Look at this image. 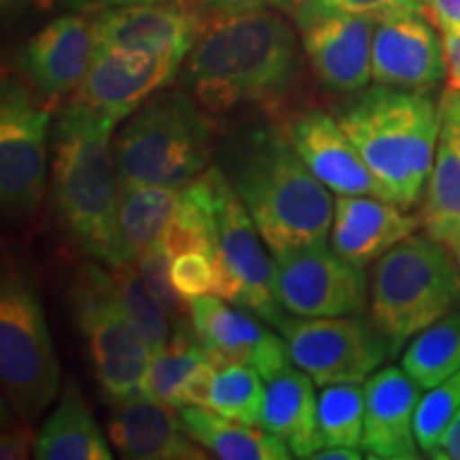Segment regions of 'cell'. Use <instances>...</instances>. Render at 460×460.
Wrapping results in <instances>:
<instances>
[{
	"mask_svg": "<svg viewBox=\"0 0 460 460\" xmlns=\"http://www.w3.org/2000/svg\"><path fill=\"white\" fill-rule=\"evenodd\" d=\"M111 275L118 288V298L122 309L128 315L139 335L146 339L152 352L164 348L169 341V315L163 309V305L156 301L146 281H143L139 269L135 262L111 267Z\"/></svg>",
	"mask_w": 460,
	"mask_h": 460,
	"instance_id": "4dcf8cb0",
	"label": "cell"
},
{
	"mask_svg": "<svg viewBox=\"0 0 460 460\" xmlns=\"http://www.w3.org/2000/svg\"><path fill=\"white\" fill-rule=\"evenodd\" d=\"M286 132L303 163L331 192L345 197H376L393 203L388 190L360 158L337 118L312 109L296 115Z\"/></svg>",
	"mask_w": 460,
	"mask_h": 460,
	"instance_id": "ac0fdd59",
	"label": "cell"
},
{
	"mask_svg": "<svg viewBox=\"0 0 460 460\" xmlns=\"http://www.w3.org/2000/svg\"><path fill=\"white\" fill-rule=\"evenodd\" d=\"M298 71L292 26L275 11L214 17L186 58V84L211 115L286 99Z\"/></svg>",
	"mask_w": 460,
	"mask_h": 460,
	"instance_id": "6da1fadb",
	"label": "cell"
},
{
	"mask_svg": "<svg viewBox=\"0 0 460 460\" xmlns=\"http://www.w3.org/2000/svg\"><path fill=\"white\" fill-rule=\"evenodd\" d=\"M420 224L422 217L407 214L390 200L339 194L331 226V245L345 261L365 269L396 243L411 237Z\"/></svg>",
	"mask_w": 460,
	"mask_h": 460,
	"instance_id": "7402d4cb",
	"label": "cell"
},
{
	"mask_svg": "<svg viewBox=\"0 0 460 460\" xmlns=\"http://www.w3.org/2000/svg\"><path fill=\"white\" fill-rule=\"evenodd\" d=\"M292 362L314 379L315 386L362 384L386 360L390 348L373 322L360 315L290 318L278 326Z\"/></svg>",
	"mask_w": 460,
	"mask_h": 460,
	"instance_id": "30bf717a",
	"label": "cell"
},
{
	"mask_svg": "<svg viewBox=\"0 0 460 460\" xmlns=\"http://www.w3.org/2000/svg\"><path fill=\"white\" fill-rule=\"evenodd\" d=\"M51 111L20 79L4 77L0 96V197L4 214L28 216L45 192Z\"/></svg>",
	"mask_w": 460,
	"mask_h": 460,
	"instance_id": "8fae6325",
	"label": "cell"
},
{
	"mask_svg": "<svg viewBox=\"0 0 460 460\" xmlns=\"http://www.w3.org/2000/svg\"><path fill=\"white\" fill-rule=\"evenodd\" d=\"M447 247H450V250H452V254H454V256H456V262H458V269H460V237H456V239H454V241H452V243H450V245H447Z\"/></svg>",
	"mask_w": 460,
	"mask_h": 460,
	"instance_id": "bcb514c9",
	"label": "cell"
},
{
	"mask_svg": "<svg viewBox=\"0 0 460 460\" xmlns=\"http://www.w3.org/2000/svg\"><path fill=\"white\" fill-rule=\"evenodd\" d=\"M441 43H444L446 66H447V90L460 94V32L441 31Z\"/></svg>",
	"mask_w": 460,
	"mask_h": 460,
	"instance_id": "60d3db41",
	"label": "cell"
},
{
	"mask_svg": "<svg viewBox=\"0 0 460 460\" xmlns=\"http://www.w3.org/2000/svg\"><path fill=\"white\" fill-rule=\"evenodd\" d=\"M460 410V369L446 379V382L437 384L430 388V393L420 401L416 410V420H413V433L420 450L430 452L439 446L441 437H444L447 424L456 416Z\"/></svg>",
	"mask_w": 460,
	"mask_h": 460,
	"instance_id": "d6a6232c",
	"label": "cell"
},
{
	"mask_svg": "<svg viewBox=\"0 0 460 460\" xmlns=\"http://www.w3.org/2000/svg\"><path fill=\"white\" fill-rule=\"evenodd\" d=\"M224 163L271 254L329 241L335 216L331 190L303 163L286 130L250 128L228 143Z\"/></svg>",
	"mask_w": 460,
	"mask_h": 460,
	"instance_id": "7a4b0ae2",
	"label": "cell"
},
{
	"mask_svg": "<svg viewBox=\"0 0 460 460\" xmlns=\"http://www.w3.org/2000/svg\"><path fill=\"white\" fill-rule=\"evenodd\" d=\"M34 439L31 430V422L22 420H11L9 429H3V437H0V458L3 460H22L28 456L31 447H34Z\"/></svg>",
	"mask_w": 460,
	"mask_h": 460,
	"instance_id": "f35d334b",
	"label": "cell"
},
{
	"mask_svg": "<svg viewBox=\"0 0 460 460\" xmlns=\"http://www.w3.org/2000/svg\"><path fill=\"white\" fill-rule=\"evenodd\" d=\"M32 456L39 460H109L113 456L88 401L73 379H68L56 410L39 430Z\"/></svg>",
	"mask_w": 460,
	"mask_h": 460,
	"instance_id": "cb8c5ba5",
	"label": "cell"
},
{
	"mask_svg": "<svg viewBox=\"0 0 460 460\" xmlns=\"http://www.w3.org/2000/svg\"><path fill=\"white\" fill-rule=\"evenodd\" d=\"M320 9L345 11V13L367 15L384 22L401 15L422 13L424 0H303Z\"/></svg>",
	"mask_w": 460,
	"mask_h": 460,
	"instance_id": "d590c367",
	"label": "cell"
},
{
	"mask_svg": "<svg viewBox=\"0 0 460 460\" xmlns=\"http://www.w3.org/2000/svg\"><path fill=\"white\" fill-rule=\"evenodd\" d=\"M318 427L322 447H360L365 430V388L352 382L324 386L318 399Z\"/></svg>",
	"mask_w": 460,
	"mask_h": 460,
	"instance_id": "f546056e",
	"label": "cell"
},
{
	"mask_svg": "<svg viewBox=\"0 0 460 460\" xmlns=\"http://www.w3.org/2000/svg\"><path fill=\"white\" fill-rule=\"evenodd\" d=\"M139 3H177V0H139Z\"/></svg>",
	"mask_w": 460,
	"mask_h": 460,
	"instance_id": "7dc6e473",
	"label": "cell"
},
{
	"mask_svg": "<svg viewBox=\"0 0 460 460\" xmlns=\"http://www.w3.org/2000/svg\"><path fill=\"white\" fill-rule=\"evenodd\" d=\"M209 356L190 318L177 322L164 348L152 354L146 382H143V394L180 410L177 396H180L181 384Z\"/></svg>",
	"mask_w": 460,
	"mask_h": 460,
	"instance_id": "83f0119b",
	"label": "cell"
},
{
	"mask_svg": "<svg viewBox=\"0 0 460 460\" xmlns=\"http://www.w3.org/2000/svg\"><path fill=\"white\" fill-rule=\"evenodd\" d=\"M68 7L75 9H109V7H118V4H128V3H139V0H66Z\"/></svg>",
	"mask_w": 460,
	"mask_h": 460,
	"instance_id": "ee69618b",
	"label": "cell"
},
{
	"mask_svg": "<svg viewBox=\"0 0 460 460\" xmlns=\"http://www.w3.org/2000/svg\"><path fill=\"white\" fill-rule=\"evenodd\" d=\"M180 190L119 180V220L132 254L139 256L164 237L175 217Z\"/></svg>",
	"mask_w": 460,
	"mask_h": 460,
	"instance_id": "4316f807",
	"label": "cell"
},
{
	"mask_svg": "<svg viewBox=\"0 0 460 460\" xmlns=\"http://www.w3.org/2000/svg\"><path fill=\"white\" fill-rule=\"evenodd\" d=\"M199 13L175 3H128L109 7L94 17L96 45L135 49L186 60L203 32Z\"/></svg>",
	"mask_w": 460,
	"mask_h": 460,
	"instance_id": "e0dca14e",
	"label": "cell"
},
{
	"mask_svg": "<svg viewBox=\"0 0 460 460\" xmlns=\"http://www.w3.org/2000/svg\"><path fill=\"white\" fill-rule=\"evenodd\" d=\"M439 107L446 115H450V118L458 124V128H460V94L447 90L444 94V99H441Z\"/></svg>",
	"mask_w": 460,
	"mask_h": 460,
	"instance_id": "f6af8a7d",
	"label": "cell"
},
{
	"mask_svg": "<svg viewBox=\"0 0 460 460\" xmlns=\"http://www.w3.org/2000/svg\"><path fill=\"white\" fill-rule=\"evenodd\" d=\"M303 0H203V7L207 13L214 17H228V15H241L252 13V11H262L269 7L284 9L288 13L295 15Z\"/></svg>",
	"mask_w": 460,
	"mask_h": 460,
	"instance_id": "74e56055",
	"label": "cell"
},
{
	"mask_svg": "<svg viewBox=\"0 0 460 460\" xmlns=\"http://www.w3.org/2000/svg\"><path fill=\"white\" fill-rule=\"evenodd\" d=\"M450 247L407 237L379 258L371 279V322L396 356L413 335L460 303V269Z\"/></svg>",
	"mask_w": 460,
	"mask_h": 460,
	"instance_id": "8992f818",
	"label": "cell"
},
{
	"mask_svg": "<svg viewBox=\"0 0 460 460\" xmlns=\"http://www.w3.org/2000/svg\"><path fill=\"white\" fill-rule=\"evenodd\" d=\"M216 192L214 296L267 320L275 329L286 318L275 292V267L262 250L250 211L220 164L209 166Z\"/></svg>",
	"mask_w": 460,
	"mask_h": 460,
	"instance_id": "9c48e42d",
	"label": "cell"
},
{
	"mask_svg": "<svg viewBox=\"0 0 460 460\" xmlns=\"http://www.w3.org/2000/svg\"><path fill=\"white\" fill-rule=\"evenodd\" d=\"M402 369L420 388H435L460 369V312H450L407 345Z\"/></svg>",
	"mask_w": 460,
	"mask_h": 460,
	"instance_id": "f1b7e54d",
	"label": "cell"
},
{
	"mask_svg": "<svg viewBox=\"0 0 460 460\" xmlns=\"http://www.w3.org/2000/svg\"><path fill=\"white\" fill-rule=\"evenodd\" d=\"M312 458L318 460H360L362 454L358 447H348V446H324L318 452H314Z\"/></svg>",
	"mask_w": 460,
	"mask_h": 460,
	"instance_id": "7bdbcfd3",
	"label": "cell"
},
{
	"mask_svg": "<svg viewBox=\"0 0 460 460\" xmlns=\"http://www.w3.org/2000/svg\"><path fill=\"white\" fill-rule=\"evenodd\" d=\"M171 264L172 254L163 239L137 256V269H139L143 281L152 290V295L156 296V301L163 305L169 320L172 324H177V322L190 318V307L180 292L175 290L171 278Z\"/></svg>",
	"mask_w": 460,
	"mask_h": 460,
	"instance_id": "836d02e7",
	"label": "cell"
},
{
	"mask_svg": "<svg viewBox=\"0 0 460 460\" xmlns=\"http://www.w3.org/2000/svg\"><path fill=\"white\" fill-rule=\"evenodd\" d=\"M422 15L441 31L460 32V0H424Z\"/></svg>",
	"mask_w": 460,
	"mask_h": 460,
	"instance_id": "ab89813d",
	"label": "cell"
},
{
	"mask_svg": "<svg viewBox=\"0 0 460 460\" xmlns=\"http://www.w3.org/2000/svg\"><path fill=\"white\" fill-rule=\"evenodd\" d=\"M71 303L102 399L113 405L141 394L154 352L119 305L111 271L84 264L75 278Z\"/></svg>",
	"mask_w": 460,
	"mask_h": 460,
	"instance_id": "ba28073f",
	"label": "cell"
},
{
	"mask_svg": "<svg viewBox=\"0 0 460 460\" xmlns=\"http://www.w3.org/2000/svg\"><path fill=\"white\" fill-rule=\"evenodd\" d=\"M96 49L94 20L77 13L60 15L26 43L20 68L37 99L54 111L84 82Z\"/></svg>",
	"mask_w": 460,
	"mask_h": 460,
	"instance_id": "9a60e30c",
	"label": "cell"
},
{
	"mask_svg": "<svg viewBox=\"0 0 460 460\" xmlns=\"http://www.w3.org/2000/svg\"><path fill=\"white\" fill-rule=\"evenodd\" d=\"M303 51L315 79L332 92H358L371 82L377 20L301 3L295 11Z\"/></svg>",
	"mask_w": 460,
	"mask_h": 460,
	"instance_id": "4fadbf2b",
	"label": "cell"
},
{
	"mask_svg": "<svg viewBox=\"0 0 460 460\" xmlns=\"http://www.w3.org/2000/svg\"><path fill=\"white\" fill-rule=\"evenodd\" d=\"M0 382L4 401L34 422L56 399L60 362L31 275L7 267L0 284Z\"/></svg>",
	"mask_w": 460,
	"mask_h": 460,
	"instance_id": "52a82bcc",
	"label": "cell"
},
{
	"mask_svg": "<svg viewBox=\"0 0 460 460\" xmlns=\"http://www.w3.org/2000/svg\"><path fill=\"white\" fill-rule=\"evenodd\" d=\"M115 122L66 101L51 146V188L62 224L85 254L109 267L135 262L119 220V175L111 135Z\"/></svg>",
	"mask_w": 460,
	"mask_h": 460,
	"instance_id": "3957f363",
	"label": "cell"
},
{
	"mask_svg": "<svg viewBox=\"0 0 460 460\" xmlns=\"http://www.w3.org/2000/svg\"><path fill=\"white\" fill-rule=\"evenodd\" d=\"M420 217L429 237L444 245L460 237V128L444 111L427 200Z\"/></svg>",
	"mask_w": 460,
	"mask_h": 460,
	"instance_id": "484cf974",
	"label": "cell"
},
{
	"mask_svg": "<svg viewBox=\"0 0 460 460\" xmlns=\"http://www.w3.org/2000/svg\"><path fill=\"white\" fill-rule=\"evenodd\" d=\"M171 278L172 284H175V290L180 292L186 303L192 301V298L214 295V258L199 250L180 252V254L172 258Z\"/></svg>",
	"mask_w": 460,
	"mask_h": 460,
	"instance_id": "e575fe53",
	"label": "cell"
},
{
	"mask_svg": "<svg viewBox=\"0 0 460 460\" xmlns=\"http://www.w3.org/2000/svg\"><path fill=\"white\" fill-rule=\"evenodd\" d=\"M314 384L303 369L290 367L273 377L264 393L261 427L279 437L296 458H312L322 447Z\"/></svg>",
	"mask_w": 460,
	"mask_h": 460,
	"instance_id": "603a6c76",
	"label": "cell"
},
{
	"mask_svg": "<svg viewBox=\"0 0 460 460\" xmlns=\"http://www.w3.org/2000/svg\"><path fill=\"white\" fill-rule=\"evenodd\" d=\"M214 388L207 410L247 424H261L264 405L262 376L250 365L216 367Z\"/></svg>",
	"mask_w": 460,
	"mask_h": 460,
	"instance_id": "1f68e13d",
	"label": "cell"
},
{
	"mask_svg": "<svg viewBox=\"0 0 460 460\" xmlns=\"http://www.w3.org/2000/svg\"><path fill=\"white\" fill-rule=\"evenodd\" d=\"M181 422L188 435L216 458L224 460H288L292 458L279 437L261 424H247L220 416L207 407H181Z\"/></svg>",
	"mask_w": 460,
	"mask_h": 460,
	"instance_id": "d4e9b609",
	"label": "cell"
},
{
	"mask_svg": "<svg viewBox=\"0 0 460 460\" xmlns=\"http://www.w3.org/2000/svg\"><path fill=\"white\" fill-rule=\"evenodd\" d=\"M335 118L393 203L418 205L433 171L441 107L424 92L377 84L358 90Z\"/></svg>",
	"mask_w": 460,
	"mask_h": 460,
	"instance_id": "277c9868",
	"label": "cell"
},
{
	"mask_svg": "<svg viewBox=\"0 0 460 460\" xmlns=\"http://www.w3.org/2000/svg\"><path fill=\"white\" fill-rule=\"evenodd\" d=\"M181 60L135 49H96L90 71L68 101L88 107L119 124L147 99L166 88Z\"/></svg>",
	"mask_w": 460,
	"mask_h": 460,
	"instance_id": "5bb4252c",
	"label": "cell"
},
{
	"mask_svg": "<svg viewBox=\"0 0 460 460\" xmlns=\"http://www.w3.org/2000/svg\"><path fill=\"white\" fill-rule=\"evenodd\" d=\"M275 292L288 314L332 318L360 314L367 303V275L326 243L273 254Z\"/></svg>",
	"mask_w": 460,
	"mask_h": 460,
	"instance_id": "7c38bea8",
	"label": "cell"
},
{
	"mask_svg": "<svg viewBox=\"0 0 460 460\" xmlns=\"http://www.w3.org/2000/svg\"><path fill=\"white\" fill-rule=\"evenodd\" d=\"M107 435L115 452L130 460H203L205 447L183 427L177 407L137 394L111 405Z\"/></svg>",
	"mask_w": 460,
	"mask_h": 460,
	"instance_id": "ffe728a7",
	"label": "cell"
},
{
	"mask_svg": "<svg viewBox=\"0 0 460 460\" xmlns=\"http://www.w3.org/2000/svg\"><path fill=\"white\" fill-rule=\"evenodd\" d=\"M216 124L194 96L160 90L130 115L113 141L124 181L183 188L209 169Z\"/></svg>",
	"mask_w": 460,
	"mask_h": 460,
	"instance_id": "5b68a950",
	"label": "cell"
},
{
	"mask_svg": "<svg viewBox=\"0 0 460 460\" xmlns=\"http://www.w3.org/2000/svg\"><path fill=\"white\" fill-rule=\"evenodd\" d=\"M418 405L420 386L405 369L388 367L367 379L362 450L371 458L416 460L420 446L413 420Z\"/></svg>",
	"mask_w": 460,
	"mask_h": 460,
	"instance_id": "44dd1931",
	"label": "cell"
},
{
	"mask_svg": "<svg viewBox=\"0 0 460 460\" xmlns=\"http://www.w3.org/2000/svg\"><path fill=\"white\" fill-rule=\"evenodd\" d=\"M216 365L207 358L205 362L194 369L186 377V382L181 384L180 396H177V402L181 407H209L211 399V388H214L216 379Z\"/></svg>",
	"mask_w": 460,
	"mask_h": 460,
	"instance_id": "8d00e7d4",
	"label": "cell"
},
{
	"mask_svg": "<svg viewBox=\"0 0 460 460\" xmlns=\"http://www.w3.org/2000/svg\"><path fill=\"white\" fill-rule=\"evenodd\" d=\"M188 307L190 322L216 367L250 365L264 382H271L295 365L286 339L281 341L275 332L262 329L261 322L243 314L245 309H233L214 295L192 298Z\"/></svg>",
	"mask_w": 460,
	"mask_h": 460,
	"instance_id": "2e32d148",
	"label": "cell"
},
{
	"mask_svg": "<svg viewBox=\"0 0 460 460\" xmlns=\"http://www.w3.org/2000/svg\"><path fill=\"white\" fill-rule=\"evenodd\" d=\"M446 75L444 43L422 13L377 22L371 48L373 82L427 92Z\"/></svg>",
	"mask_w": 460,
	"mask_h": 460,
	"instance_id": "d6986e66",
	"label": "cell"
},
{
	"mask_svg": "<svg viewBox=\"0 0 460 460\" xmlns=\"http://www.w3.org/2000/svg\"><path fill=\"white\" fill-rule=\"evenodd\" d=\"M430 458H444V460H460V410L452 422L447 424L444 437H441L439 446L430 452Z\"/></svg>",
	"mask_w": 460,
	"mask_h": 460,
	"instance_id": "b9f144b4",
	"label": "cell"
}]
</instances>
